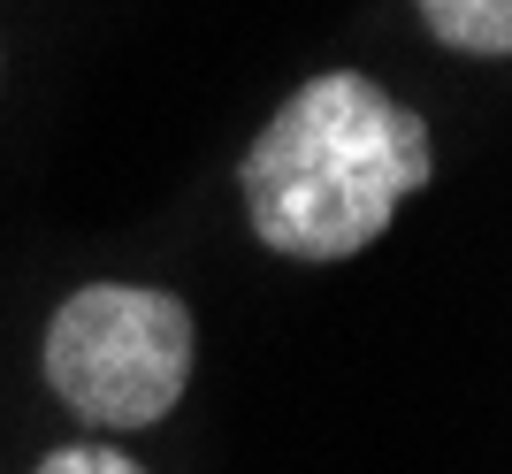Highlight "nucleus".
<instances>
[{
	"label": "nucleus",
	"instance_id": "obj_3",
	"mask_svg": "<svg viewBox=\"0 0 512 474\" xmlns=\"http://www.w3.org/2000/svg\"><path fill=\"white\" fill-rule=\"evenodd\" d=\"M428 39L451 54H512V0H413Z\"/></svg>",
	"mask_w": 512,
	"mask_h": 474
},
{
	"label": "nucleus",
	"instance_id": "obj_4",
	"mask_svg": "<svg viewBox=\"0 0 512 474\" xmlns=\"http://www.w3.org/2000/svg\"><path fill=\"white\" fill-rule=\"evenodd\" d=\"M39 474H146L138 459L107 452V444H62V452H46Z\"/></svg>",
	"mask_w": 512,
	"mask_h": 474
},
{
	"label": "nucleus",
	"instance_id": "obj_2",
	"mask_svg": "<svg viewBox=\"0 0 512 474\" xmlns=\"http://www.w3.org/2000/svg\"><path fill=\"white\" fill-rule=\"evenodd\" d=\"M46 390L77 421L100 429H153L169 421L192 383V314L169 291L138 283H85L69 291L46 329Z\"/></svg>",
	"mask_w": 512,
	"mask_h": 474
},
{
	"label": "nucleus",
	"instance_id": "obj_1",
	"mask_svg": "<svg viewBox=\"0 0 512 474\" xmlns=\"http://www.w3.org/2000/svg\"><path fill=\"white\" fill-rule=\"evenodd\" d=\"M428 123L360 69L306 77L253 138L237 192L253 237L283 260H352L428 184Z\"/></svg>",
	"mask_w": 512,
	"mask_h": 474
}]
</instances>
